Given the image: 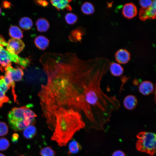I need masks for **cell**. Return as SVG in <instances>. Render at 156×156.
<instances>
[{
	"label": "cell",
	"mask_w": 156,
	"mask_h": 156,
	"mask_svg": "<svg viewBox=\"0 0 156 156\" xmlns=\"http://www.w3.org/2000/svg\"><path fill=\"white\" fill-rule=\"evenodd\" d=\"M4 70L9 71L12 79L14 81H19L22 80L24 73L22 69L19 67L14 68L11 66L10 63L5 67Z\"/></svg>",
	"instance_id": "obj_11"
},
{
	"label": "cell",
	"mask_w": 156,
	"mask_h": 156,
	"mask_svg": "<svg viewBox=\"0 0 156 156\" xmlns=\"http://www.w3.org/2000/svg\"><path fill=\"white\" fill-rule=\"evenodd\" d=\"M55 124L51 137L60 146H66L75 133L85 126L81 115L72 109L60 107L54 114Z\"/></svg>",
	"instance_id": "obj_2"
},
{
	"label": "cell",
	"mask_w": 156,
	"mask_h": 156,
	"mask_svg": "<svg viewBox=\"0 0 156 156\" xmlns=\"http://www.w3.org/2000/svg\"><path fill=\"white\" fill-rule=\"evenodd\" d=\"M71 0H52L50 1L52 5L57 10L60 11L66 8L69 11L72 10V8L69 3Z\"/></svg>",
	"instance_id": "obj_15"
},
{
	"label": "cell",
	"mask_w": 156,
	"mask_h": 156,
	"mask_svg": "<svg viewBox=\"0 0 156 156\" xmlns=\"http://www.w3.org/2000/svg\"><path fill=\"white\" fill-rule=\"evenodd\" d=\"M110 63L103 57L82 60L72 52L47 55L41 62L47 81L38 94L42 113L53 115L62 107L83 113L95 125L109 119L120 106L117 97L101 88Z\"/></svg>",
	"instance_id": "obj_1"
},
{
	"label": "cell",
	"mask_w": 156,
	"mask_h": 156,
	"mask_svg": "<svg viewBox=\"0 0 156 156\" xmlns=\"http://www.w3.org/2000/svg\"><path fill=\"white\" fill-rule=\"evenodd\" d=\"M65 19L67 24L69 25H73L77 21L78 17L75 14L70 12L66 14Z\"/></svg>",
	"instance_id": "obj_25"
},
{
	"label": "cell",
	"mask_w": 156,
	"mask_h": 156,
	"mask_svg": "<svg viewBox=\"0 0 156 156\" xmlns=\"http://www.w3.org/2000/svg\"><path fill=\"white\" fill-rule=\"evenodd\" d=\"M19 135L17 133H14L12 137V140L14 142H15L17 141Z\"/></svg>",
	"instance_id": "obj_33"
},
{
	"label": "cell",
	"mask_w": 156,
	"mask_h": 156,
	"mask_svg": "<svg viewBox=\"0 0 156 156\" xmlns=\"http://www.w3.org/2000/svg\"><path fill=\"white\" fill-rule=\"evenodd\" d=\"M0 45L1 46H6L7 45V44L3 38L0 35Z\"/></svg>",
	"instance_id": "obj_32"
},
{
	"label": "cell",
	"mask_w": 156,
	"mask_h": 156,
	"mask_svg": "<svg viewBox=\"0 0 156 156\" xmlns=\"http://www.w3.org/2000/svg\"><path fill=\"white\" fill-rule=\"evenodd\" d=\"M0 156H5V155L2 153H0Z\"/></svg>",
	"instance_id": "obj_35"
},
{
	"label": "cell",
	"mask_w": 156,
	"mask_h": 156,
	"mask_svg": "<svg viewBox=\"0 0 156 156\" xmlns=\"http://www.w3.org/2000/svg\"><path fill=\"white\" fill-rule=\"evenodd\" d=\"M153 1V0H142L139 1V3L142 8H146L151 5Z\"/></svg>",
	"instance_id": "obj_29"
},
{
	"label": "cell",
	"mask_w": 156,
	"mask_h": 156,
	"mask_svg": "<svg viewBox=\"0 0 156 156\" xmlns=\"http://www.w3.org/2000/svg\"><path fill=\"white\" fill-rule=\"evenodd\" d=\"M109 69L111 74L115 77L120 76L124 72L123 67L120 64L117 63H110Z\"/></svg>",
	"instance_id": "obj_17"
},
{
	"label": "cell",
	"mask_w": 156,
	"mask_h": 156,
	"mask_svg": "<svg viewBox=\"0 0 156 156\" xmlns=\"http://www.w3.org/2000/svg\"><path fill=\"white\" fill-rule=\"evenodd\" d=\"M36 24L37 30L40 32L47 31L50 27L48 21L44 18H40L36 21Z\"/></svg>",
	"instance_id": "obj_19"
},
{
	"label": "cell",
	"mask_w": 156,
	"mask_h": 156,
	"mask_svg": "<svg viewBox=\"0 0 156 156\" xmlns=\"http://www.w3.org/2000/svg\"><path fill=\"white\" fill-rule=\"evenodd\" d=\"M138 103V99L135 96L132 95H129L124 98L123 104L125 107L127 109L132 110L136 108Z\"/></svg>",
	"instance_id": "obj_14"
},
{
	"label": "cell",
	"mask_w": 156,
	"mask_h": 156,
	"mask_svg": "<svg viewBox=\"0 0 156 156\" xmlns=\"http://www.w3.org/2000/svg\"><path fill=\"white\" fill-rule=\"evenodd\" d=\"M19 25L23 29L28 30L30 29L32 27L33 23L30 18L27 17H23L20 20Z\"/></svg>",
	"instance_id": "obj_22"
},
{
	"label": "cell",
	"mask_w": 156,
	"mask_h": 156,
	"mask_svg": "<svg viewBox=\"0 0 156 156\" xmlns=\"http://www.w3.org/2000/svg\"><path fill=\"white\" fill-rule=\"evenodd\" d=\"M9 34L12 38L19 39L23 37L21 30L16 26H11L9 29Z\"/></svg>",
	"instance_id": "obj_20"
},
{
	"label": "cell",
	"mask_w": 156,
	"mask_h": 156,
	"mask_svg": "<svg viewBox=\"0 0 156 156\" xmlns=\"http://www.w3.org/2000/svg\"><path fill=\"white\" fill-rule=\"evenodd\" d=\"M23 134L27 139H32L36 134V129L33 125H30L26 127L23 130Z\"/></svg>",
	"instance_id": "obj_21"
},
{
	"label": "cell",
	"mask_w": 156,
	"mask_h": 156,
	"mask_svg": "<svg viewBox=\"0 0 156 156\" xmlns=\"http://www.w3.org/2000/svg\"><path fill=\"white\" fill-rule=\"evenodd\" d=\"M55 152L50 146H47L41 149L40 154L41 156H54Z\"/></svg>",
	"instance_id": "obj_26"
},
{
	"label": "cell",
	"mask_w": 156,
	"mask_h": 156,
	"mask_svg": "<svg viewBox=\"0 0 156 156\" xmlns=\"http://www.w3.org/2000/svg\"><path fill=\"white\" fill-rule=\"evenodd\" d=\"M35 1L38 5L44 7L47 6L49 4L47 1L45 0H37L36 1Z\"/></svg>",
	"instance_id": "obj_30"
},
{
	"label": "cell",
	"mask_w": 156,
	"mask_h": 156,
	"mask_svg": "<svg viewBox=\"0 0 156 156\" xmlns=\"http://www.w3.org/2000/svg\"><path fill=\"white\" fill-rule=\"evenodd\" d=\"M153 84L149 81H144L139 85L138 90L139 92L144 95H148L153 92L154 90Z\"/></svg>",
	"instance_id": "obj_13"
},
{
	"label": "cell",
	"mask_w": 156,
	"mask_h": 156,
	"mask_svg": "<svg viewBox=\"0 0 156 156\" xmlns=\"http://www.w3.org/2000/svg\"><path fill=\"white\" fill-rule=\"evenodd\" d=\"M0 107L4 103L10 102V99L5 93L11 87L5 82V80L0 77Z\"/></svg>",
	"instance_id": "obj_9"
},
{
	"label": "cell",
	"mask_w": 156,
	"mask_h": 156,
	"mask_svg": "<svg viewBox=\"0 0 156 156\" xmlns=\"http://www.w3.org/2000/svg\"><path fill=\"white\" fill-rule=\"evenodd\" d=\"M6 49L10 53L17 55L23 49L25 45L21 39L12 38L8 41Z\"/></svg>",
	"instance_id": "obj_7"
},
{
	"label": "cell",
	"mask_w": 156,
	"mask_h": 156,
	"mask_svg": "<svg viewBox=\"0 0 156 156\" xmlns=\"http://www.w3.org/2000/svg\"><path fill=\"white\" fill-rule=\"evenodd\" d=\"M86 33L85 29L82 27H79L71 31L68 38L70 41L73 42H81L82 37Z\"/></svg>",
	"instance_id": "obj_10"
},
{
	"label": "cell",
	"mask_w": 156,
	"mask_h": 156,
	"mask_svg": "<svg viewBox=\"0 0 156 156\" xmlns=\"http://www.w3.org/2000/svg\"><path fill=\"white\" fill-rule=\"evenodd\" d=\"M34 42L38 48L41 50H44L48 47L49 41L46 37L40 35L35 38Z\"/></svg>",
	"instance_id": "obj_16"
},
{
	"label": "cell",
	"mask_w": 156,
	"mask_h": 156,
	"mask_svg": "<svg viewBox=\"0 0 156 156\" xmlns=\"http://www.w3.org/2000/svg\"><path fill=\"white\" fill-rule=\"evenodd\" d=\"M8 129L7 125L4 122H0V136L7 135Z\"/></svg>",
	"instance_id": "obj_28"
},
{
	"label": "cell",
	"mask_w": 156,
	"mask_h": 156,
	"mask_svg": "<svg viewBox=\"0 0 156 156\" xmlns=\"http://www.w3.org/2000/svg\"><path fill=\"white\" fill-rule=\"evenodd\" d=\"M112 156H125V155L123 152L118 150L115 151L112 154Z\"/></svg>",
	"instance_id": "obj_31"
},
{
	"label": "cell",
	"mask_w": 156,
	"mask_h": 156,
	"mask_svg": "<svg viewBox=\"0 0 156 156\" xmlns=\"http://www.w3.org/2000/svg\"><path fill=\"white\" fill-rule=\"evenodd\" d=\"M156 1L153 0L151 5L146 8H141L139 10V17L140 19L145 21L147 19H153L156 18Z\"/></svg>",
	"instance_id": "obj_6"
},
{
	"label": "cell",
	"mask_w": 156,
	"mask_h": 156,
	"mask_svg": "<svg viewBox=\"0 0 156 156\" xmlns=\"http://www.w3.org/2000/svg\"><path fill=\"white\" fill-rule=\"evenodd\" d=\"M31 105L15 107L9 112L8 119L10 127L14 131H21L28 126L34 125L37 115L31 109Z\"/></svg>",
	"instance_id": "obj_3"
},
{
	"label": "cell",
	"mask_w": 156,
	"mask_h": 156,
	"mask_svg": "<svg viewBox=\"0 0 156 156\" xmlns=\"http://www.w3.org/2000/svg\"><path fill=\"white\" fill-rule=\"evenodd\" d=\"M11 62L18 64L24 68L28 66L29 61L27 58L21 57L17 55L10 53L0 45L1 69H5V67Z\"/></svg>",
	"instance_id": "obj_5"
},
{
	"label": "cell",
	"mask_w": 156,
	"mask_h": 156,
	"mask_svg": "<svg viewBox=\"0 0 156 156\" xmlns=\"http://www.w3.org/2000/svg\"><path fill=\"white\" fill-rule=\"evenodd\" d=\"M115 55V60L119 64H127L130 59V53L126 49H119L116 51Z\"/></svg>",
	"instance_id": "obj_12"
},
{
	"label": "cell",
	"mask_w": 156,
	"mask_h": 156,
	"mask_svg": "<svg viewBox=\"0 0 156 156\" xmlns=\"http://www.w3.org/2000/svg\"><path fill=\"white\" fill-rule=\"evenodd\" d=\"M3 5L5 8H8L10 7V3L6 1L3 2Z\"/></svg>",
	"instance_id": "obj_34"
},
{
	"label": "cell",
	"mask_w": 156,
	"mask_h": 156,
	"mask_svg": "<svg viewBox=\"0 0 156 156\" xmlns=\"http://www.w3.org/2000/svg\"><path fill=\"white\" fill-rule=\"evenodd\" d=\"M9 145V142L7 139L3 137L0 138V151L5 150Z\"/></svg>",
	"instance_id": "obj_27"
},
{
	"label": "cell",
	"mask_w": 156,
	"mask_h": 156,
	"mask_svg": "<svg viewBox=\"0 0 156 156\" xmlns=\"http://www.w3.org/2000/svg\"><path fill=\"white\" fill-rule=\"evenodd\" d=\"M5 70V72L4 76H1V77L4 79L7 84L12 87V93L13 96L14 101L17 103H18V102L17 100V96L14 89L15 83L12 79L9 71L6 70Z\"/></svg>",
	"instance_id": "obj_18"
},
{
	"label": "cell",
	"mask_w": 156,
	"mask_h": 156,
	"mask_svg": "<svg viewBox=\"0 0 156 156\" xmlns=\"http://www.w3.org/2000/svg\"><path fill=\"white\" fill-rule=\"evenodd\" d=\"M82 148L80 144L75 140L70 142L68 145V154H74L78 153Z\"/></svg>",
	"instance_id": "obj_24"
},
{
	"label": "cell",
	"mask_w": 156,
	"mask_h": 156,
	"mask_svg": "<svg viewBox=\"0 0 156 156\" xmlns=\"http://www.w3.org/2000/svg\"><path fill=\"white\" fill-rule=\"evenodd\" d=\"M81 10L82 13L86 15H90L93 14L95 11L94 7L91 3L86 2L81 5Z\"/></svg>",
	"instance_id": "obj_23"
},
{
	"label": "cell",
	"mask_w": 156,
	"mask_h": 156,
	"mask_svg": "<svg viewBox=\"0 0 156 156\" xmlns=\"http://www.w3.org/2000/svg\"><path fill=\"white\" fill-rule=\"evenodd\" d=\"M21 156H24V155H21Z\"/></svg>",
	"instance_id": "obj_37"
},
{
	"label": "cell",
	"mask_w": 156,
	"mask_h": 156,
	"mask_svg": "<svg viewBox=\"0 0 156 156\" xmlns=\"http://www.w3.org/2000/svg\"><path fill=\"white\" fill-rule=\"evenodd\" d=\"M138 140L136 148L138 151L153 155L156 152V135L153 133L142 131L136 136Z\"/></svg>",
	"instance_id": "obj_4"
},
{
	"label": "cell",
	"mask_w": 156,
	"mask_h": 156,
	"mask_svg": "<svg viewBox=\"0 0 156 156\" xmlns=\"http://www.w3.org/2000/svg\"><path fill=\"white\" fill-rule=\"evenodd\" d=\"M137 8L133 3L129 2L124 4L122 9V13L124 16L128 19L132 18L137 14Z\"/></svg>",
	"instance_id": "obj_8"
},
{
	"label": "cell",
	"mask_w": 156,
	"mask_h": 156,
	"mask_svg": "<svg viewBox=\"0 0 156 156\" xmlns=\"http://www.w3.org/2000/svg\"><path fill=\"white\" fill-rule=\"evenodd\" d=\"M1 9L0 7V15L1 14Z\"/></svg>",
	"instance_id": "obj_36"
}]
</instances>
